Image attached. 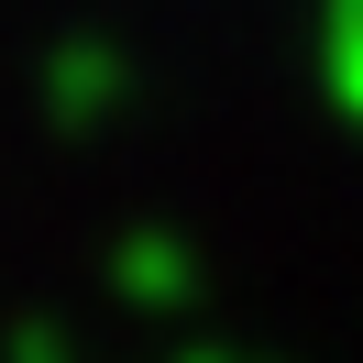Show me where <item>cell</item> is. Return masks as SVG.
<instances>
[{
    "label": "cell",
    "mask_w": 363,
    "mask_h": 363,
    "mask_svg": "<svg viewBox=\"0 0 363 363\" xmlns=\"http://www.w3.org/2000/svg\"><path fill=\"white\" fill-rule=\"evenodd\" d=\"M0 363H77V352H67V330H55V319H23Z\"/></svg>",
    "instance_id": "obj_4"
},
{
    "label": "cell",
    "mask_w": 363,
    "mask_h": 363,
    "mask_svg": "<svg viewBox=\"0 0 363 363\" xmlns=\"http://www.w3.org/2000/svg\"><path fill=\"white\" fill-rule=\"evenodd\" d=\"M187 363H220V352H187Z\"/></svg>",
    "instance_id": "obj_5"
},
{
    "label": "cell",
    "mask_w": 363,
    "mask_h": 363,
    "mask_svg": "<svg viewBox=\"0 0 363 363\" xmlns=\"http://www.w3.org/2000/svg\"><path fill=\"white\" fill-rule=\"evenodd\" d=\"M319 89L363 133V0H319Z\"/></svg>",
    "instance_id": "obj_3"
},
{
    "label": "cell",
    "mask_w": 363,
    "mask_h": 363,
    "mask_svg": "<svg viewBox=\"0 0 363 363\" xmlns=\"http://www.w3.org/2000/svg\"><path fill=\"white\" fill-rule=\"evenodd\" d=\"M121 89H133V67H121V45H99V33H67V45L45 55V121L55 133H99V121L121 111Z\"/></svg>",
    "instance_id": "obj_1"
},
{
    "label": "cell",
    "mask_w": 363,
    "mask_h": 363,
    "mask_svg": "<svg viewBox=\"0 0 363 363\" xmlns=\"http://www.w3.org/2000/svg\"><path fill=\"white\" fill-rule=\"evenodd\" d=\"M111 286L133 297V308H187L199 264H187L177 231H121V242H111Z\"/></svg>",
    "instance_id": "obj_2"
}]
</instances>
